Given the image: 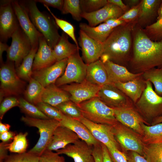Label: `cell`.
<instances>
[{
    "mask_svg": "<svg viewBox=\"0 0 162 162\" xmlns=\"http://www.w3.org/2000/svg\"><path fill=\"white\" fill-rule=\"evenodd\" d=\"M113 162H128L127 156L119 149L107 148Z\"/></svg>",
    "mask_w": 162,
    "mask_h": 162,
    "instance_id": "cell-48",
    "label": "cell"
},
{
    "mask_svg": "<svg viewBox=\"0 0 162 162\" xmlns=\"http://www.w3.org/2000/svg\"><path fill=\"white\" fill-rule=\"evenodd\" d=\"M44 6L52 16L58 27L60 28L63 31V32L71 38L77 47L80 49L75 36L74 28V26L68 21L57 17L51 11L49 7L46 5Z\"/></svg>",
    "mask_w": 162,
    "mask_h": 162,
    "instance_id": "cell-40",
    "label": "cell"
},
{
    "mask_svg": "<svg viewBox=\"0 0 162 162\" xmlns=\"http://www.w3.org/2000/svg\"><path fill=\"white\" fill-rule=\"evenodd\" d=\"M40 162H65L64 158L57 152L46 149L39 156Z\"/></svg>",
    "mask_w": 162,
    "mask_h": 162,
    "instance_id": "cell-46",
    "label": "cell"
},
{
    "mask_svg": "<svg viewBox=\"0 0 162 162\" xmlns=\"http://www.w3.org/2000/svg\"><path fill=\"white\" fill-rule=\"evenodd\" d=\"M20 27L11 0L1 1L0 6V41L5 43Z\"/></svg>",
    "mask_w": 162,
    "mask_h": 162,
    "instance_id": "cell-10",
    "label": "cell"
},
{
    "mask_svg": "<svg viewBox=\"0 0 162 162\" xmlns=\"http://www.w3.org/2000/svg\"><path fill=\"white\" fill-rule=\"evenodd\" d=\"M2 162H40L39 156L28 152L8 155Z\"/></svg>",
    "mask_w": 162,
    "mask_h": 162,
    "instance_id": "cell-44",
    "label": "cell"
},
{
    "mask_svg": "<svg viewBox=\"0 0 162 162\" xmlns=\"http://www.w3.org/2000/svg\"><path fill=\"white\" fill-rule=\"evenodd\" d=\"M36 2H40L48 7H52L61 11L64 4L63 0H37Z\"/></svg>",
    "mask_w": 162,
    "mask_h": 162,
    "instance_id": "cell-49",
    "label": "cell"
},
{
    "mask_svg": "<svg viewBox=\"0 0 162 162\" xmlns=\"http://www.w3.org/2000/svg\"><path fill=\"white\" fill-rule=\"evenodd\" d=\"M107 73L109 83L125 82L141 75L142 73L135 74L129 71L124 66L107 60L103 62Z\"/></svg>",
    "mask_w": 162,
    "mask_h": 162,
    "instance_id": "cell-23",
    "label": "cell"
},
{
    "mask_svg": "<svg viewBox=\"0 0 162 162\" xmlns=\"http://www.w3.org/2000/svg\"><path fill=\"white\" fill-rule=\"evenodd\" d=\"M10 128L9 124L0 122V133L9 131Z\"/></svg>",
    "mask_w": 162,
    "mask_h": 162,
    "instance_id": "cell-59",
    "label": "cell"
},
{
    "mask_svg": "<svg viewBox=\"0 0 162 162\" xmlns=\"http://www.w3.org/2000/svg\"><path fill=\"white\" fill-rule=\"evenodd\" d=\"M132 55L129 61L137 73L162 67V40L154 41L137 24L133 32Z\"/></svg>",
    "mask_w": 162,
    "mask_h": 162,
    "instance_id": "cell-1",
    "label": "cell"
},
{
    "mask_svg": "<svg viewBox=\"0 0 162 162\" xmlns=\"http://www.w3.org/2000/svg\"><path fill=\"white\" fill-rule=\"evenodd\" d=\"M80 49L75 44L70 43L68 40V35L63 32L52 51L57 62L68 58Z\"/></svg>",
    "mask_w": 162,
    "mask_h": 162,
    "instance_id": "cell-29",
    "label": "cell"
},
{
    "mask_svg": "<svg viewBox=\"0 0 162 162\" xmlns=\"http://www.w3.org/2000/svg\"><path fill=\"white\" fill-rule=\"evenodd\" d=\"M108 3L113 4L121 8L124 12L130 9L121 0H107Z\"/></svg>",
    "mask_w": 162,
    "mask_h": 162,
    "instance_id": "cell-56",
    "label": "cell"
},
{
    "mask_svg": "<svg viewBox=\"0 0 162 162\" xmlns=\"http://www.w3.org/2000/svg\"><path fill=\"white\" fill-rule=\"evenodd\" d=\"M80 140L72 130L59 125L55 130L46 149L56 151L68 145L73 144Z\"/></svg>",
    "mask_w": 162,
    "mask_h": 162,
    "instance_id": "cell-21",
    "label": "cell"
},
{
    "mask_svg": "<svg viewBox=\"0 0 162 162\" xmlns=\"http://www.w3.org/2000/svg\"><path fill=\"white\" fill-rule=\"evenodd\" d=\"M146 87L135 103L139 110L148 118L157 116L162 110V96L157 94L151 83L146 81Z\"/></svg>",
    "mask_w": 162,
    "mask_h": 162,
    "instance_id": "cell-11",
    "label": "cell"
},
{
    "mask_svg": "<svg viewBox=\"0 0 162 162\" xmlns=\"http://www.w3.org/2000/svg\"><path fill=\"white\" fill-rule=\"evenodd\" d=\"M101 144L103 151V162H113L107 147Z\"/></svg>",
    "mask_w": 162,
    "mask_h": 162,
    "instance_id": "cell-55",
    "label": "cell"
},
{
    "mask_svg": "<svg viewBox=\"0 0 162 162\" xmlns=\"http://www.w3.org/2000/svg\"><path fill=\"white\" fill-rule=\"evenodd\" d=\"M12 4L20 26L29 38L32 48H38L39 38L43 36L31 20L24 5L21 2L11 0Z\"/></svg>",
    "mask_w": 162,
    "mask_h": 162,
    "instance_id": "cell-13",
    "label": "cell"
},
{
    "mask_svg": "<svg viewBox=\"0 0 162 162\" xmlns=\"http://www.w3.org/2000/svg\"><path fill=\"white\" fill-rule=\"evenodd\" d=\"M113 127L116 139L124 149L144 155L145 144L140 135L118 122Z\"/></svg>",
    "mask_w": 162,
    "mask_h": 162,
    "instance_id": "cell-9",
    "label": "cell"
},
{
    "mask_svg": "<svg viewBox=\"0 0 162 162\" xmlns=\"http://www.w3.org/2000/svg\"><path fill=\"white\" fill-rule=\"evenodd\" d=\"M79 51L68 58L67 64L64 73L55 83L57 86L59 87L73 83L81 82L86 79L87 64L83 61Z\"/></svg>",
    "mask_w": 162,
    "mask_h": 162,
    "instance_id": "cell-7",
    "label": "cell"
},
{
    "mask_svg": "<svg viewBox=\"0 0 162 162\" xmlns=\"http://www.w3.org/2000/svg\"><path fill=\"white\" fill-rule=\"evenodd\" d=\"M93 155L95 162H103V151L101 143L93 146Z\"/></svg>",
    "mask_w": 162,
    "mask_h": 162,
    "instance_id": "cell-50",
    "label": "cell"
},
{
    "mask_svg": "<svg viewBox=\"0 0 162 162\" xmlns=\"http://www.w3.org/2000/svg\"><path fill=\"white\" fill-rule=\"evenodd\" d=\"M162 123V116H158L154 118L153 122V125Z\"/></svg>",
    "mask_w": 162,
    "mask_h": 162,
    "instance_id": "cell-60",
    "label": "cell"
},
{
    "mask_svg": "<svg viewBox=\"0 0 162 162\" xmlns=\"http://www.w3.org/2000/svg\"><path fill=\"white\" fill-rule=\"evenodd\" d=\"M29 82L24 92L25 99L30 103L36 105L42 102L41 98L45 87L33 77Z\"/></svg>",
    "mask_w": 162,
    "mask_h": 162,
    "instance_id": "cell-31",
    "label": "cell"
},
{
    "mask_svg": "<svg viewBox=\"0 0 162 162\" xmlns=\"http://www.w3.org/2000/svg\"><path fill=\"white\" fill-rule=\"evenodd\" d=\"M12 42L7 52L8 61L14 62L17 68L32 48L30 41L20 26L11 37Z\"/></svg>",
    "mask_w": 162,
    "mask_h": 162,
    "instance_id": "cell-8",
    "label": "cell"
},
{
    "mask_svg": "<svg viewBox=\"0 0 162 162\" xmlns=\"http://www.w3.org/2000/svg\"><path fill=\"white\" fill-rule=\"evenodd\" d=\"M124 13L118 6L108 3L103 8L95 11L89 13L82 12L81 16L87 20L88 25L95 27L109 19L118 18Z\"/></svg>",
    "mask_w": 162,
    "mask_h": 162,
    "instance_id": "cell-20",
    "label": "cell"
},
{
    "mask_svg": "<svg viewBox=\"0 0 162 162\" xmlns=\"http://www.w3.org/2000/svg\"><path fill=\"white\" fill-rule=\"evenodd\" d=\"M79 41L82 58L86 64H88L100 59L103 51V44L90 38L80 29Z\"/></svg>",
    "mask_w": 162,
    "mask_h": 162,
    "instance_id": "cell-19",
    "label": "cell"
},
{
    "mask_svg": "<svg viewBox=\"0 0 162 162\" xmlns=\"http://www.w3.org/2000/svg\"><path fill=\"white\" fill-rule=\"evenodd\" d=\"M14 62L8 61L0 69V103L5 97L17 96L24 90L25 82L18 76Z\"/></svg>",
    "mask_w": 162,
    "mask_h": 162,
    "instance_id": "cell-6",
    "label": "cell"
},
{
    "mask_svg": "<svg viewBox=\"0 0 162 162\" xmlns=\"http://www.w3.org/2000/svg\"><path fill=\"white\" fill-rule=\"evenodd\" d=\"M16 135L13 131H7L0 133V139L2 142H9L13 140Z\"/></svg>",
    "mask_w": 162,
    "mask_h": 162,
    "instance_id": "cell-52",
    "label": "cell"
},
{
    "mask_svg": "<svg viewBox=\"0 0 162 162\" xmlns=\"http://www.w3.org/2000/svg\"><path fill=\"white\" fill-rule=\"evenodd\" d=\"M93 146L82 140L56 151L59 154H64L72 158L74 162H95L93 155Z\"/></svg>",
    "mask_w": 162,
    "mask_h": 162,
    "instance_id": "cell-17",
    "label": "cell"
},
{
    "mask_svg": "<svg viewBox=\"0 0 162 162\" xmlns=\"http://www.w3.org/2000/svg\"><path fill=\"white\" fill-rule=\"evenodd\" d=\"M162 18V2L160 5L157 12V20Z\"/></svg>",
    "mask_w": 162,
    "mask_h": 162,
    "instance_id": "cell-61",
    "label": "cell"
},
{
    "mask_svg": "<svg viewBox=\"0 0 162 162\" xmlns=\"http://www.w3.org/2000/svg\"><path fill=\"white\" fill-rule=\"evenodd\" d=\"M101 87L86 79L81 82L73 83L60 87L70 94V100L77 105L97 97Z\"/></svg>",
    "mask_w": 162,
    "mask_h": 162,
    "instance_id": "cell-12",
    "label": "cell"
},
{
    "mask_svg": "<svg viewBox=\"0 0 162 162\" xmlns=\"http://www.w3.org/2000/svg\"><path fill=\"white\" fill-rule=\"evenodd\" d=\"M141 1L139 0H125L126 5L130 9L136 6L140 3Z\"/></svg>",
    "mask_w": 162,
    "mask_h": 162,
    "instance_id": "cell-58",
    "label": "cell"
},
{
    "mask_svg": "<svg viewBox=\"0 0 162 162\" xmlns=\"http://www.w3.org/2000/svg\"><path fill=\"white\" fill-rule=\"evenodd\" d=\"M142 75L126 82H117L112 84L135 104L146 87V81Z\"/></svg>",
    "mask_w": 162,
    "mask_h": 162,
    "instance_id": "cell-25",
    "label": "cell"
},
{
    "mask_svg": "<svg viewBox=\"0 0 162 162\" xmlns=\"http://www.w3.org/2000/svg\"><path fill=\"white\" fill-rule=\"evenodd\" d=\"M21 120L27 125L38 129L39 138L34 146L28 152L40 156L46 149L55 130L60 125V121L51 119L35 118L27 116H22Z\"/></svg>",
    "mask_w": 162,
    "mask_h": 162,
    "instance_id": "cell-5",
    "label": "cell"
},
{
    "mask_svg": "<svg viewBox=\"0 0 162 162\" xmlns=\"http://www.w3.org/2000/svg\"><path fill=\"white\" fill-rule=\"evenodd\" d=\"M9 46L5 43L0 42V61L1 63H3L2 54L5 51H7Z\"/></svg>",
    "mask_w": 162,
    "mask_h": 162,
    "instance_id": "cell-57",
    "label": "cell"
},
{
    "mask_svg": "<svg viewBox=\"0 0 162 162\" xmlns=\"http://www.w3.org/2000/svg\"><path fill=\"white\" fill-rule=\"evenodd\" d=\"M19 107L20 110L28 116L38 119H49L34 104L26 100L25 98L19 99Z\"/></svg>",
    "mask_w": 162,
    "mask_h": 162,
    "instance_id": "cell-35",
    "label": "cell"
},
{
    "mask_svg": "<svg viewBox=\"0 0 162 162\" xmlns=\"http://www.w3.org/2000/svg\"><path fill=\"white\" fill-rule=\"evenodd\" d=\"M36 106L50 119L61 121L63 118V114L58 109L47 103L41 102Z\"/></svg>",
    "mask_w": 162,
    "mask_h": 162,
    "instance_id": "cell-42",
    "label": "cell"
},
{
    "mask_svg": "<svg viewBox=\"0 0 162 162\" xmlns=\"http://www.w3.org/2000/svg\"><path fill=\"white\" fill-rule=\"evenodd\" d=\"M88 128L94 137L107 148L119 149L118 143L114 134L113 126L94 123L82 117L79 120Z\"/></svg>",
    "mask_w": 162,
    "mask_h": 162,
    "instance_id": "cell-14",
    "label": "cell"
},
{
    "mask_svg": "<svg viewBox=\"0 0 162 162\" xmlns=\"http://www.w3.org/2000/svg\"><path fill=\"white\" fill-rule=\"evenodd\" d=\"M0 118L2 120L5 114L12 108L18 106L19 99L14 96H8L3 99L0 103Z\"/></svg>",
    "mask_w": 162,
    "mask_h": 162,
    "instance_id": "cell-45",
    "label": "cell"
},
{
    "mask_svg": "<svg viewBox=\"0 0 162 162\" xmlns=\"http://www.w3.org/2000/svg\"><path fill=\"white\" fill-rule=\"evenodd\" d=\"M8 142H2L0 144V162H2L8 156Z\"/></svg>",
    "mask_w": 162,
    "mask_h": 162,
    "instance_id": "cell-53",
    "label": "cell"
},
{
    "mask_svg": "<svg viewBox=\"0 0 162 162\" xmlns=\"http://www.w3.org/2000/svg\"><path fill=\"white\" fill-rule=\"evenodd\" d=\"M142 76L145 81H149L154 85V91L162 96V67L154 68L142 73Z\"/></svg>",
    "mask_w": 162,
    "mask_h": 162,
    "instance_id": "cell-34",
    "label": "cell"
},
{
    "mask_svg": "<svg viewBox=\"0 0 162 162\" xmlns=\"http://www.w3.org/2000/svg\"><path fill=\"white\" fill-rule=\"evenodd\" d=\"M68 61V58H65L57 61L49 67L33 71L32 77L39 82L44 87L54 84L64 73Z\"/></svg>",
    "mask_w": 162,
    "mask_h": 162,
    "instance_id": "cell-18",
    "label": "cell"
},
{
    "mask_svg": "<svg viewBox=\"0 0 162 162\" xmlns=\"http://www.w3.org/2000/svg\"><path fill=\"white\" fill-rule=\"evenodd\" d=\"M111 27L114 28L125 23V22L118 18H112L109 19L104 22Z\"/></svg>",
    "mask_w": 162,
    "mask_h": 162,
    "instance_id": "cell-54",
    "label": "cell"
},
{
    "mask_svg": "<svg viewBox=\"0 0 162 162\" xmlns=\"http://www.w3.org/2000/svg\"><path fill=\"white\" fill-rule=\"evenodd\" d=\"M38 49V48H32L20 65L16 68L17 74L21 79L29 82L32 77L33 64Z\"/></svg>",
    "mask_w": 162,
    "mask_h": 162,
    "instance_id": "cell-32",
    "label": "cell"
},
{
    "mask_svg": "<svg viewBox=\"0 0 162 162\" xmlns=\"http://www.w3.org/2000/svg\"><path fill=\"white\" fill-rule=\"evenodd\" d=\"M140 2L137 5L130 8L124 12L118 19L126 22L137 20L140 11Z\"/></svg>",
    "mask_w": 162,
    "mask_h": 162,
    "instance_id": "cell-47",
    "label": "cell"
},
{
    "mask_svg": "<svg viewBox=\"0 0 162 162\" xmlns=\"http://www.w3.org/2000/svg\"><path fill=\"white\" fill-rule=\"evenodd\" d=\"M162 2V0H141L137 24L142 28L148 26L157 15L158 10Z\"/></svg>",
    "mask_w": 162,
    "mask_h": 162,
    "instance_id": "cell-26",
    "label": "cell"
},
{
    "mask_svg": "<svg viewBox=\"0 0 162 162\" xmlns=\"http://www.w3.org/2000/svg\"><path fill=\"white\" fill-rule=\"evenodd\" d=\"M63 114L79 120L83 117L78 105L70 100L64 102L56 107Z\"/></svg>",
    "mask_w": 162,
    "mask_h": 162,
    "instance_id": "cell-38",
    "label": "cell"
},
{
    "mask_svg": "<svg viewBox=\"0 0 162 162\" xmlns=\"http://www.w3.org/2000/svg\"><path fill=\"white\" fill-rule=\"evenodd\" d=\"M113 109L115 116L118 122L132 130L142 137L143 136L144 132L142 125L147 123L131 106Z\"/></svg>",
    "mask_w": 162,
    "mask_h": 162,
    "instance_id": "cell-15",
    "label": "cell"
},
{
    "mask_svg": "<svg viewBox=\"0 0 162 162\" xmlns=\"http://www.w3.org/2000/svg\"><path fill=\"white\" fill-rule=\"evenodd\" d=\"M70 95L67 92L57 86L55 84L44 88L41 98L42 101L56 107L70 100Z\"/></svg>",
    "mask_w": 162,
    "mask_h": 162,
    "instance_id": "cell-27",
    "label": "cell"
},
{
    "mask_svg": "<svg viewBox=\"0 0 162 162\" xmlns=\"http://www.w3.org/2000/svg\"><path fill=\"white\" fill-rule=\"evenodd\" d=\"M107 0H81L80 3L82 12L89 13L95 11L108 3Z\"/></svg>",
    "mask_w": 162,
    "mask_h": 162,
    "instance_id": "cell-43",
    "label": "cell"
},
{
    "mask_svg": "<svg viewBox=\"0 0 162 162\" xmlns=\"http://www.w3.org/2000/svg\"><path fill=\"white\" fill-rule=\"evenodd\" d=\"M97 97L112 108L131 106L129 98L112 84L108 83L101 86Z\"/></svg>",
    "mask_w": 162,
    "mask_h": 162,
    "instance_id": "cell-16",
    "label": "cell"
},
{
    "mask_svg": "<svg viewBox=\"0 0 162 162\" xmlns=\"http://www.w3.org/2000/svg\"><path fill=\"white\" fill-rule=\"evenodd\" d=\"M127 157L128 162H150L144 157L134 152L131 151Z\"/></svg>",
    "mask_w": 162,
    "mask_h": 162,
    "instance_id": "cell-51",
    "label": "cell"
},
{
    "mask_svg": "<svg viewBox=\"0 0 162 162\" xmlns=\"http://www.w3.org/2000/svg\"><path fill=\"white\" fill-rule=\"evenodd\" d=\"M137 24L136 20L113 29L103 43V52L100 59L103 62L109 60L124 66L129 62L133 47V32Z\"/></svg>",
    "mask_w": 162,
    "mask_h": 162,
    "instance_id": "cell-2",
    "label": "cell"
},
{
    "mask_svg": "<svg viewBox=\"0 0 162 162\" xmlns=\"http://www.w3.org/2000/svg\"><path fill=\"white\" fill-rule=\"evenodd\" d=\"M143 30L148 37L154 41L162 40V18L146 27Z\"/></svg>",
    "mask_w": 162,
    "mask_h": 162,
    "instance_id": "cell-41",
    "label": "cell"
},
{
    "mask_svg": "<svg viewBox=\"0 0 162 162\" xmlns=\"http://www.w3.org/2000/svg\"><path fill=\"white\" fill-rule=\"evenodd\" d=\"M77 105L83 117L93 122L113 126L118 122L115 116L113 108L107 106L98 97Z\"/></svg>",
    "mask_w": 162,
    "mask_h": 162,
    "instance_id": "cell-4",
    "label": "cell"
},
{
    "mask_svg": "<svg viewBox=\"0 0 162 162\" xmlns=\"http://www.w3.org/2000/svg\"><path fill=\"white\" fill-rule=\"evenodd\" d=\"M27 132H20L16 135L13 141L9 143L8 146V150L11 152L21 154L26 152L28 147L27 136Z\"/></svg>",
    "mask_w": 162,
    "mask_h": 162,
    "instance_id": "cell-37",
    "label": "cell"
},
{
    "mask_svg": "<svg viewBox=\"0 0 162 162\" xmlns=\"http://www.w3.org/2000/svg\"><path fill=\"white\" fill-rule=\"evenodd\" d=\"M86 79L100 86L109 83L104 64L100 59L87 64Z\"/></svg>",
    "mask_w": 162,
    "mask_h": 162,
    "instance_id": "cell-28",
    "label": "cell"
},
{
    "mask_svg": "<svg viewBox=\"0 0 162 162\" xmlns=\"http://www.w3.org/2000/svg\"><path fill=\"white\" fill-rule=\"evenodd\" d=\"M143 156L150 162H162V142L145 144Z\"/></svg>",
    "mask_w": 162,
    "mask_h": 162,
    "instance_id": "cell-36",
    "label": "cell"
},
{
    "mask_svg": "<svg viewBox=\"0 0 162 162\" xmlns=\"http://www.w3.org/2000/svg\"><path fill=\"white\" fill-rule=\"evenodd\" d=\"M60 125L74 132L80 139L93 146L99 143L93 136L87 127L80 121L65 116L60 121Z\"/></svg>",
    "mask_w": 162,
    "mask_h": 162,
    "instance_id": "cell-24",
    "label": "cell"
},
{
    "mask_svg": "<svg viewBox=\"0 0 162 162\" xmlns=\"http://www.w3.org/2000/svg\"><path fill=\"white\" fill-rule=\"evenodd\" d=\"M56 61L52 49L48 45L43 36L39 40V46L33 61L32 70L37 71L49 67Z\"/></svg>",
    "mask_w": 162,
    "mask_h": 162,
    "instance_id": "cell-22",
    "label": "cell"
},
{
    "mask_svg": "<svg viewBox=\"0 0 162 162\" xmlns=\"http://www.w3.org/2000/svg\"><path fill=\"white\" fill-rule=\"evenodd\" d=\"M79 27L89 37L102 44L106 41L114 29L104 22L95 27L81 23Z\"/></svg>",
    "mask_w": 162,
    "mask_h": 162,
    "instance_id": "cell-30",
    "label": "cell"
},
{
    "mask_svg": "<svg viewBox=\"0 0 162 162\" xmlns=\"http://www.w3.org/2000/svg\"><path fill=\"white\" fill-rule=\"evenodd\" d=\"M22 2L34 26L43 35L48 45L53 50L61 37L58 32V27L55 20L38 9L35 0Z\"/></svg>",
    "mask_w": 162,
    "mask_h": 162,
    "instance_id": "cell-3",
    "label": "cell"
},
{
    "mask_svg": "<svg viewBox=\"0 0 162 162\" xmlns=\"http://www.w3.org/2000/svg\"><path fill=\"white\" fill-rule=\"evenodd\" d=\"M144 135L142 140L144 144L162 142V123L151 126L142 124Z\"/></svg>",
    "mask_w": 162,
    "mask_h": 162,
    "instance_id": "cell-33",
    "label": "cell"
},
{
    "mask_svg": "<svg viewBox=\"0 0 162 162\" xmlns=\"http://www.w3.org/2000/svg\"><path fill=\"white\" fill-rule=\"evenodd\" d=\"M61 12L64 14H70L74 20L78 21H80L82 18V11L80 0H64Z\"/></svg>",
    "mask_w": 162,
    "mask_h": 162,
    "instance_id": "cell-39",
    "label": "cell"
}]
</instances>
